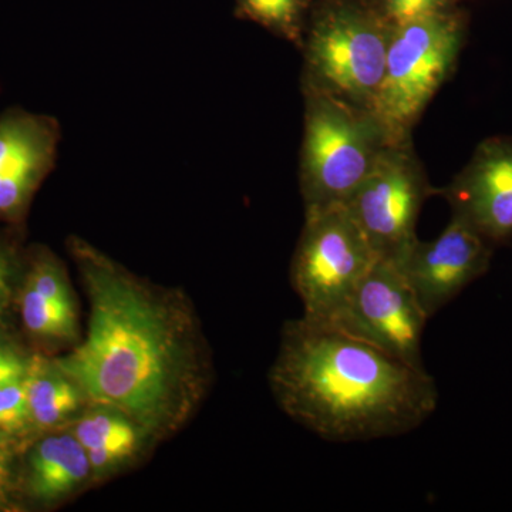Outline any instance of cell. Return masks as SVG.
Wrapping results in <instances>:
<instances>
[{
    "label": "cell",
    "instance_id": "cell-1",
    "mask_svg": "<svg viewBox=\"0 0 512 512\" xmlns=\"http://www.w3.org/2000/svg\"><path fill=\"white\" fill-rule=\"evenodd\" d=\"M69 251L89 298V326L57 365L89 404L126 414L150 440L167 439L200 407L211 379L191 303L82 238H70Z\"/></svg>",
    "mask_w": 512,
    "mask_h": 512
},
{
    "label": "cell",
    "instance_id": "cell-2",
    "mask_svg": "<svg viewBox=\"0 0 512 512\" xmlns=\"http://www.w3.org/2000/svg\"><path fill=\"white\" fill-rule=\"evenodd\" d=\"M271 386L289 417L343 443L403 436L439 402L426 369L303 316L285 325Z\"/></svg>",
    "mask_w": 512,
    "mask_h": 512
},
{
    "label": "cell",
    "instance_id": "cell-3",
    "mask_svg": "<svg viewBox=\"0 0 512 512\" xmlns=\"http://www.w3.org/2000/svg\"><path fill=\"white\" fill-rule=\"evenodd\" d=\"M392 35L369 0H326L303 35V89L370 111Z\"/></svg>",
    "mask_w": 512,
    "mask_h": 512
},
{
    "label": "cell",
    "instance_id": "cell-4",
    "mask_svg": "<svg viewBox=\"0 0 512 512\" xmlns=\"http://www.w3.org/2000/svg\"><path fill=\"white\" fill-rule=\"evenodd\" d=\"M466 36V13L457 8L393 29L382 84L370 109L387 143L412 140L421 114L456 70Z\"/></svg>",
    "mask_w": 512,
    "mask_h": 512
},
{
    "label": "cell",
    "instance_id": "cell-5",
    "mask_svg": "<svg viewBox=\"0 0 512 512\" xmlns=\"http://www.w3.org/2000/svg\"><path fill=\"white\" fill-rule=\"evenodd\" d=\"M305 127L299 183L305 211L345 205L387 146L369 110L303 89Z\"/></svg>",
    "mask_w": 512,
    "mask_h": 512
},
{
    "label": "cell",
    "instance_id": "cell-6",
    "mask_svg": "<svg viewBox=\"0 0 512 512\" xmlns=\"http://www.w3.org/2000/svg\"><path fill=\"white\" fill-rule=\"evenodd\" d=\"M377 259L345 205L305 211L291 268L303 318L332 322Z\"/></svg>",
    "mask_w": 512,
    "mask_h": 512
},
{
    "label": "cell",
    "instance_id": "cell-7",
    "mask_svg": "<svg viewBox=\"0 0 512 512\" xmlns=\"http://www.w3.org/2000/svg\"><path fill=\"white\" fill-rule=\"evenodd\" d=\"M429 183L412 140L387 144L345 207L373 251L397 262L416 244V224L430 195Z\"/></svg>",
    "mask_w": 512,
    "mask_h": 512
},
{
    "label": "cell",
    "instance_id": "cell-8",
    "mask_svg": "<svg viewBox=\"0 0 512 512\" xmlns=\"http://www.w3.org/2000/svg\"><path fill=\"white\" fill-rule=\"evenodd\" d=\"M427 320L402 271L393 261L379 258L339 315L326 325L424 369L421 340Z\"/></svg>",
    "mask_w": 512,
    "mask_h": 512
},
{
    "label": "cell",
    "instance_id": "cell-9",
    "mask_svg": "<svg viewBox=\"0 0 512 512\" xmlns=\"http://www.w3.org/2000/svg\"><path fill=\"white\" fill-rule=\"evenodd\" d=\"M494 247L477 229L451 215L439 237L429 242L417 239L394 264L430 319L468 285L487 274Z\"/></svg>",
    "mask_w": 512,
    "mask_h": 512
},
{
    "label": "cell",
    "instance_id": "cell-10",
    "mask_svg": "<svg viewBox=\"0 0 512 512\" xmlns=\"http://www.w3.org/2000/svg\"><path fill=\"white\" fill-rule=\"evenodd\" d=\"M439 194L451 212L493 245L512 239V136L478 144L466 167Z\"/></svg>",
    "mask_w": 512,
    "mask_h": 512
},
{
    "label": "cell",
    "instance_id": "cell-11",
    "mask_svg": "<svg viewBox=\"0 0 512 512\" xmlns=\"http://www.w3.org/2000/svg\"><path fill=\"white\" fill-rule=\"evenodd\" d=\"M59 141L53 117L18 109L0 116V218L22 217L55 167Z\"/></svg>",
    "mask_w": 512,
    "mask_h": 512
},
{
    "label": "cell",
    "instance_id": "cell-12",
    "mask_svg": "<svg viewBox=\"0 0 512 512\" xmlns=\"http://www.w3.org/2000/svg\"><path fill=\"white\" fill-rule=\"evenodd\" d=\"M92 481L89 454L72 431L50 434L30 451L25 487L37 503H57Z\"/></svg>",
    "mask_w": 512,
    "mask_h": 512
},
{
    "label": "cell",
    "instance_id": "cell-13",
    "mask_svg": "<svg viewBox=\"0 0 512 512\" xmlns=\"http://www.w3.org/2000/svg\"><path fill=\"white\" fill-rule=\"evenodd\" d=\"M33 426L53 429L74 421L87 402L79 384L55 360L33 356L28 376L23 380Z\"/></svg>",
    "mask_w": 512,
    "mask_h": 512
},
{
    "label": "cell",
    "instance_id": "cell-14",
    "mask_svg": "<svg viewBox=\"0 0 512 512\" xmlns=\"http://www.w3.org/2000/svg\"><path fill=\"white\" fill-rule=\"evenodd\" d=\"M70 431L86 451L121 444L144 447L150 440L136 421L106 406H92L89 412L73 421Z\"/></svg>",
    "mask_w": 512,
    "mask_h": 512
},
{
    "label": "cell",
    "instance_id": "cell-15",
    "mask_svg": "<svg viewBox=\"0 0 512 512\" xmlns=\"http://www.w3.org/2000/svg\"><path fill=\"white\" fill-rule=\"evenodd\" d=\"M25 328L36 338L50 342H76L79 338L77 312L47 301L32 288L25 285L20 299Z\"/></svg>",
    "mask_w": 512,
    "mask_h": 512
},
{
    "label": "cell",
    "instance_id": "cell-16",
    "mask_svg": "<svg viewBox=\"0 0 512 512\" xmlns=\"http://www.w3.org/2000/svg\"><path fill=\"white\" fill-rule=\"evenodd\" d=\"M239 12L302 47L308 0H237Z\"/></svg>",
    "mask_w": 512,
    "mask_h": 512
},
{
    "label": "cell",
    "instance_id": "cell-17",
    "mask_svg": "<svg viewBox=\"0 0 512 512\" xmlns=\"http://www.w3.org/2000/svg\"><path fill=\"white\" fill-rule=\"evenodd\" d=\"M26 286L57 306L76 311V303H74L72 288L67 281L66 271L59 259L50 252H39L33 259Z\"/></svg>",
    "mask_w": 512,
    "mask_h": 512
},
{
    "label": "cell",
    "instance_id": "cell-18",
    "mask_svg": "<svg viewBox=\"0 0 512 512\" xmlns=\"http://www.w3.org/2000/svg\"><path fill=\"white\" fill-rule=\"evenodd\" d=\"M460 0H369L392 28L456 9Z\"/></svg>",
    "mask_w": 512,
    "mask_h": 512
},
{
    "label": "cell",
    "instance_id": "cell-19",
    "mask_svg": "<svg viewBox=\"0 0 512 512\" xmlns=\"http://www.w3.org/2000/svg\"><path fill=\"white\" fill-rule=\"evenodd\" d=\"M33 427L23 382L0 384V431L6 436Z\"/></svg>",
    "mask_w": 512,
    "mask_h": 512
},
{
    "label": "cell",
    "instance_id": "cell-20",
    "mask_svg": "<svg viewBox=\"0 0 512 512\" xmlns=\"http://www.w3.org/2000/svg\"><path fill=\"white\" fill-rule=\"evenodd\" d=\"M140 450H143V447L121 444V446L103 447L87 451L90 464H92L93 481L100 480V478L110 476V474L121 470L137 457Z\"/></svg>",
    "mask_w": 512,
    "mask_h": 512
},
{
    "label": "cell",
    "instance_id": "cell-21",
    "mask_svg": "<svg viewBox=\"0 0 512 512\" xmlns=\"http://www.w3.org/2000/svg\"><path fill=\"white\" fill-rule=\"evenodd\" d=\"M32 357L19 346L0 336V384L23 382L28 376Z\"/></svg>",
    "mask_w": 512,
    "mask_h": 512
},
{
    "label": "cell",
    "instance_id": "cell-22",
    "mask_svg": "<svg viewBox=\"0 0 512 512\" xmlns=\"http://www.w3.org/2000/svg\"><path fill=\"white\" fill-rule=\"evenodd\" d=\"M12 265V252L0 241V278H6L12 274Z\"/></svg>",
    "mask_w": 512,
    "mask_h": 512
},
{
    "label": "cell",
    "instance_id": "cell-23",
    "mask_svg": "<svg viewBox=\"0 0 512 512\" xmlns=\"http://www.w3.org/2000/svg\"><path fill=\"white\" fill-rule=\"evenodd\" d=\"M2 447V446H0ZM9 480L8 456L5 451L0 448V503H2L5 488Z\"/></svg>",
    "mask_w": 512,
    "mask_h": 512
},
{
    "label": "cell",
    "instance_id": "cell-24",
    "mask_svg": "<svg viewBox=\"0 0 512 512\" xmlns=\"http://www.w3.org/2000/svg\"><path fill=\"white\" fill-rule=\"evenodd\" d=\"M9 279L10 276H6V278H0V301H3V298L8 295Z\"/></svg>",
    "mask_w": 512,
    "mask_h": 512
},
{
    "label": "cell",
    "instance_id": "cell-25",
    "mask_svg": "<svg viewBox=\"0 0 512 512\" xmlns=\"http://www.w3.org/2000/svg\"><path fill=\"white\" fill-rule=\"evenodd\" d=\"M6 437L8 436H6L5 433H2V431H0V446H2L3 441H5Z\"/></svg>",
    "mask_w": 512,
    "mask_h": 512
}]
</instances>
